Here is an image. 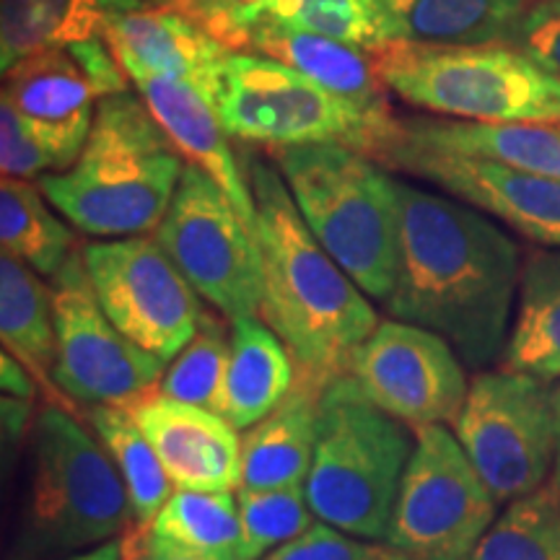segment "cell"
Segmentation results:
<instances>
[{
  "label": "cell",
  "mask_w": 560,
  "mask_h": 560,
  "mask_svg": "<svg viewBox=\"0 0 560 560\" xmlns=\"http://www.w3.org/2000/svg\"><path fill=\"white\" fill-rule=\"evenodd\" d=\"M153 540L172 548L242 560V520L236 490H174L149 527Z\"/></svg>",
  "instance_id": "28"
},
{
  "label": "cell",
  "mask_w": 560,
  "mask_h": 560,
  "mask_svg": "<svg viewBox=\"0 0 560 560\" xmlns=\"http://www.w3.org/2000/svg\"><path fill=\"white\" fill-rule=\"evenodd\" d=\"M532 0H380L392 42L436 47L506 45Z\"/></svg>",
  "instance_id": "24"
},
{
  "label": "cell",
  "mask_w": 560,
  "mask_h": 560,
  "mask_svg": "<svg viewBox=\"0 0 560 560\" xmlns=\"http://www.w3.org/2000/svg\"><path fill=\"white\" fill-rule=\"evenodd\" d=\"M0 170L3 177L30 182L62 172L60 159L45 143V138L19 115V109L3 94H0Z\"/></svg>",
  "instance_id": "35"
},
{
  "label": "cell",
  "mask_w": 560,
  "mask_h": 560,
  "mask_svg": "<svg viewBox=\"0 0 560 560\" xmlns=\"http://www.w3.org/2000/svg\"><path fill=\"white\" fill-rule=\"evenodd\" d=\"M177 490H240V431L215 410L151 395L128 405Z\"/></svg>",
  "instance_id": "17"
},
{
  "label": "cell",
  "mask_w": 560,
  "mask_h": 560,
  "mask_svg": "<svg viewBox=\"0 0 560 560\" xmlns=\"http://www.w3.org/2000/svg\"><path fill=\"white\" fill-rule=\"evenodd\" d=\"M0 387L3 395L19 397V400H34L39 392V382L30 374V369L24 363L13 359L11 353L0 355Z\"/></svg>",
  "instance_id": "40"
},
{
  "label": "cell",
  "mask_w": 560,
  "mask_h": 560,
  "mask_svg": "<svg viewBox=\"0 0 560 560\" xmlns=\"http://www.w3.org/2000/svg\"><path fill=\"white\" fill-rule=\"evenodd\" d=\"M89 425L94 436L102 441L109 459L115 462L125 490H128L132 524L149 527L161 506L172 499L177 488L166 478L159 454L140 431L128 408L117 405H96L89 408Z\"/></svg>",
  "instance_id": "30"
},
{
  "label": "cell",
  "mask_w": 560,
  "mask_h": 560,
  "mask_svg": "<svg viewBox=\"0 0 560 560\" xmlns=\"http://www.w3.org/2000/svg\"><path fill=\"white\" fill-rule=\"evenodd\" d=\"M215 112L231 138L249 143H338L380 159L402 125L376 117L306 79L296 68L257 52H229Z\"/></svg>",
  "instance_id": "8"
},
{
  "label": "cell",
  "mask_w": 560,
  "mask_h": 560,
  "mask_svg": "<svg viewBox=\"0 0 560 560\" xmlns=\"http://www.w3.org/2000/svg\"><path fill=\"white\" fill-rule=\"evenodd\" d=\"M132 509L102 441L60 405L30 433V472L5 560H62L120 540Z\"/></svg>",
  "instance_id": "4"
},
{
  "label": "cell",
  "mask_w": 560,
  "mask_h": 560,
  "mask_svg": "<svg viewBox=\"0 0 560 560\" xmlns=\"http://www.w3.org/2000/svg\"><path fill=\"white\" fill-rule=\"evenodd\" d=\"M452 431L499 503L509 506L552 480L558 418L548 382L506 369L480 371Z\"/></svg>",
  "instance_id": "9"
},
{
  "label": "cell",
  "mask_w": 560,
  "mask_h": 560,
  "mask_svg": "<svg viewBox=\"0 0 560 560\" xmlns=\"http://www.w3.org/2000/svg\"><path fill=\"white\" fill-rule=\"evenodd\" d=\"M363 395L412 433L454 425L470 392L467 366L441 335L384 319L350 359Z\"/></svg>",
  "instance_id": "14"
},
{
  "label": "cell",
  "mask_w": 560,
  "mask_h": 560,
  "mask_svg": "<svg viewBox=\"0 0 560 560\" xmlns=\"http://www.w3.org/2000/svg\"><path fill=\"white\" fill-rule=\"evenodd\" d=\"M268 16L371 55L392 45L380 0H268Z\"/></svg>",
  "instance_id": "32"
},
{
  "label": "cell",
  "mask_w": 560,
  "mask_h": 560,
  "mask_svg": "<svg viewBox=\"0 0 560 560\" xmlns=\"http://www.w3.org/2000/svg\"><path fill=\"white\" fill-rule=\"evenodd\" d=\"M3 96L45 138L68 172L86 145L104 96L128 91V73L107 39L34 52L3 73Z\"/></svg>",
  "instance_id": "15"
},
{
  "label": "cell",
  "mask_w": 560,
  "mask_h": 560,
  "mask_svg": "<svg viewBox=\"0 0 560 560\" xmlns=\"http://www.w3.org/2000/svg\"><path fill=\"white\" fill-rule=\"evenodd\" d=\"M81 252L96 299L117 330L164 363L177 359L200 330L206 310L156 236L96 240Z\"/></svg>",
  "instance_id": "13"
},
{
  "label": "cell",
  "mask_w": 560,
  "mask_h": 560,
  "mask_svg": "<svg viewBox=\"0 0 560 560\" xmlns=\"http://www.w3.org/2000/svg\"><path fill=\"white\" fill-rule=\"evenodd\" d=\"M104 39L128 79L159 75L198 89L215 107L229 47L174 9H149L115 16Z\"/></svg>",
  "instance_id": "18"
},
{
  "label": "cell",
  "mask_w": 560,
  "mask_h": 560,
  "mask_svg": "<svg viewBox=\"0 0 560 560\" xmlns=\"http://www.w3.org/2000/svg\"><path fill=\"white\" fill-rule=\"evenodd\" d=\"M174 0H0V68L50 47L104 39L115 16L172 9Z\"/></svg>",
  "instance_id": "23"
},
{
  "label": "cell",
  "mask_w": 560,
  "mask_h": 560,
  "mask_svg": "<svg viewBox=\"0 0 560 560\" xmlns=\"http://www.w3.org/2000/svg\"><path fill=\"white\" fill-rule=\"evenodd\" d=\"M501 369L560 380V249L529 252L522 265L520 296Z\"/></svg>",
  "instance_id": "25"
},
{
  "label": "cell",
  "mask_w": 560,
  "mask_h": 560,
  "mask_svg": "<svg viewBox=\"0 0 560 560\" xmlns=\"http://www.w3.org/2000/svg\"><path fill=\"white\" fill-rule=\"evenodd\" d=\"M37 416L32 412V400L3 395V436L5 441H19L24 433H32Z\"/></svg>",
  "instance_id": "41"
},
{
  "label": "cell",
  "mask_w": 560,
  "mask_h": 560,
  "mask_svg": "<svg viewBox=\"0 0 560 560\" xmlns=\"http://www.w3.org/2000/svg\"><path fill=\"white\" fill-rule=\"evenodd\" d=\"M0 338L5 353L24 363L39 387H55L52 285L9 252L0 255Z\"/></svg>",
  "instance_id": "27"
},
{
  "label": "cell",
  "mask_w": 560,
  "mask_h": 560,
  "mask_svg": "<svg viewBox=\"0 0 560 560\" xmlns=\"http://www.w3.org/2000/svg\"><path fill=\"white\" fill-rule=\"evenodd\" d=\"M402 138L425 149L488 159L516 170L560 179V130L537 122H462V120H408Z\"/></svg>",
  "instance_id": "26"
},
{
  "label": "cell",
  "mask_w": 560,
  "mask_h": 560,
  "mask_svg": "<svg viewBox=\"0 0 560 560\" xmlns=\"http://www.w3.org/2000/svg\"><path fill=\"white\" fill-rule=\"evenodd\" d=\"M247 52L268 55L272 60L285 62L369 115L389 117L387 102H384L387 86L376 73L374 58H369V52L359 47L322 37V34L293 30L289 24L265 16L252 32Z\"/></svg>",
  "instance_id": "21"
},
{
  "label": "cell",
  "mask_w": 560,
  "mask_h": 560,
  "mask_svg": "<svg viewBox=\"0 0 560 560\" xmlns=\"http://www.w3.org/2000/svg\"><path fill=\"white\" fill-rule=\"evenodd\" d=\"M418 436L342 374L322 389L306 499L317 522L369 542L387 540Z\"/></svg>",
  "instance_id": "6"
},
{
  "label": "cell",
  "mask_w": 560,
  "mask_h": 560,
  "mask_svg": "<svg viewBox=\"0 0 560 560\" xmlns=\"http://www.w3.org/2000/svg\"><path fill=\"white\" fill-rule=\"evenodd\" d=\"M156 240L187 283L221 317H257L262 296L257 236L200 166H185Z\"/></svg>",
  "instance_id": "11"
},
{
  "label": "cell",
  "mask_w": 560,
  "mask_h": 560,
  "mask_svg": "<svg viewBox=\"0 0 560 560\" xmlns=\"http://www.w3.org/2000/svg\"><path fill=\"white\" fill-rule=\"evenodd\" d=\"M242 520V560H262L280 545L304 535L312 527L314 511L304 486L293 488H240L236 490Z\"/></svg>",
  "instance_id": "33"
},
{
  "label": "cell",
  "mask_w": 560,
  "mask_h": 560,
  "mask_svg": "<svg viewBox=\"0 0 560 560\" xmlns=\"http://www.w3.org/2000/svg\"><path fill=\"white\" fill-rule=\"evenodd\" d=\"M380 159L482 210L529 242L560 249V179L499 161L425 149L402 138V128Z\"/></svg>",
  "instance_id": "16"
},
{
  "label": "cell",
  "mask_w": 560,
  "mask_h": 560,
  "mask_svg": "<svg viewBox=\"0 0 560 560\" xmlns=\"http://www.w3.org/2000/svg\"><path fill=\"white\" fill-rule=\"evenodd\" d=\"M125 560H223V558L172 548V545L153 540V537L145 535L143 529H136V535L125 540Z\"/></svg>",
  "instance_id": "39"
},
{
  "label": "cell",
  "mask_w": 560,
  "mask_h": 560,
  "mask_svg": "<svg viewBox=\"0 0 560 560\" xmlns=\"http://www.w3.org/2000/svg\"><path fill=\"white\" fill-rule=\"evenodd\" d=\"M229 327L215 314L206 312L200 330L179 350L177 359L166 366L164 376L159 380V395L213 410L229 361Z\"/></svg>",
  "instance_id": "34"
},
{
  "label": "cell",
  "mask_w": 560,
  "mask_h": 560,
  "mask_svg": "<svg viewBox=\"0 0 560 560\" xmlns=\"http://www.w3.org/2000/svg\"><path fill=\"white\" fill-rule=\"evenodd\" d=\"M376 73L412 107L462 122H560V75L511 45L436 47L392 42Z\"/></svg>",
  "instance_id": "7"
},
{
  "label": "cell",
  "mask_w": 560,
  "mask_h": 560,
  "mask_svg": "<svg viewBox=\"0 0 560 560\" xmlns=\"http://www.w3.org/2000/svg\"><path fill=\"white\" fill-rule=\"evenodd\" d=\"M278 170L327 255L374 301H387L400 257L397 179L369 153L338 143L289 145Z\"/></svg>",
  "instance_id": "5"
},
{
  "label": "cell",
  "mask_w": 560,
  "mask_h": 560,
  "mask_svg": "<svg viewBox=\"0 0 560 560\" xmlns=\"http://www.w3.org/2000/svg\"><path fill=\"white\" fill-rule=\"evenodd\" d=\"M506 45L560 75V0H532Z\"/></svg>",
  "instance_id": "38"
},
{
  "label": "cell",
  "mask_w": 560,
  "mask_h": 560,
  "mask_svg": "<svg viewBox=\"0 0 560 560\" xmlns=\"http://www.w3.org/2000/svg\"><path fill=\"white\" fill-rule=\"evenodd\" d=\"M400 257L384 310L436 332L465 366L501 361L516 312L522 252L499 223L452 195L397 179Z\"/></svg>",
  "instance_id": "1"
},
{
  "label": "cell",
  "mask_w": 560,
  "mask_h": 560,
  "mask_svg": "<svg viewBox=\"0 0 560 560\" xmlns=\"http://www.w3.org/2000/svg\"><path fill=\"white\" fill-rule=\"evenodd\" d=\"M382 560H412V558H408V556H400V552L389 550V552H387V556H384Z\"/></svg>",
  "instance_id": "44"
},
{
  "label": "cell",
  "mask_w": 560,
  "mask_h": 560,
  "mask_svg": "<svg viewBox=\"0 0 560 560\" xmlns=\"http://www.w3.org/2000/svg\"><path fill=\"white\" fill-rule=\"evenodd\" d=\"M62 560H125V540H112L100 548L79 552V556H70Z\"/></svg>",
  "instance_id": "42"
},
{
  "label": "cell",
  "mask_w": 560,
  "mask_h": 560,
  "mask_svg": "<svg viewBox=\"0 0 560 560\" xmlns=\"http://www.w3.org/2000/svg\"><path fill=\"white\" fill-rule=\"evenodd\" d=\"M45 192L30 179L0 182V244L42 278H55L75 252L73 231L47 206Z\"/></svg>",
  "instance_id": "29"
},
{
  "label": "cell",
  "mask_w": 560,
  "mask_h": 560,
  "mask_svg": "<svg viewBox=\"0 0 560 560\" xmlns=\"http://www.w3.org/2000/svg\"><path fill=\"white\" fill-rule=\"evenodd\" d=\"M185 156L143 96H104L79 161L37 185L50 206L94 240L159 229L185 174Z\"/></svg>",
  "instance_id": "3"
},
{
  "label": "cell",
  "mask_w": 560,
  "mask_h": 560,
  "mask_svg": "<svg viewBox=\"0 0 560 560\" xmlns=\"http://www.w3.org/2000/svg\"><path fill=\"white\" fill-rule=\"evenodd\" d=\"M138 94L149 104L161 128L170 132L174 145L190 164L200 166L226 198L240 210L242 221L257 236V206L252 195L249 174H244L240 159L229 145V132L223 130L219 112L198 89L182 81L159 79V75H136Z\"/></svg>",
  "instance_id": "19"
},
{
  "label": "cell",
  "mask_w": 560,
  "mask_h": 560,
  "mask_svg": "<svg viewBox=\"0 0 560 560\" xmlns=\"http://www.w3.org/2000/svg\"><path fill=\"white\" fill-rule=\"evenodd\" d=\"M322 389V384L296 374L291 395L268 418L242 431L240 488L304 486L317 446Z\"/></svg>",
  "instance_id": "22"
},
{
  "label": "cell",
  "mask_w": 560,
  "mask_h": 560,
  "mask_svg": "<svg viewBox=\"0 0 560 560\" xmlns=\"http://www.w3.org/2000/svg\"><path fill=\"white\" fill-rule=\"evenodd\" d=\"M552 400H556V418H558V459H556V472H552V482L560 488V384L552 387Z\"/></svg>",
  "instance_id": "43"
},
{
  "label": "cell",
  "mask_w": 560,
  "mask_h": 560,
  "mask_svg": "<svg viewBox=\"0 0 560 560\" xmlns=\"http://www.w3.org/2000/svg\"><path fill=\"white\" fill-rule=\"evenodd\" d=\"M470 560H560V488L548 482L509 503Z\"/></svg>",
  "instance_id": "31"
},
{
  "label": "cell",
  "mask_w": 560,
  "mask_h": 560,
  "mask_svg": "<svg viewBox=\"0 0 560 560\" xmlns=\"http://www.w3.org/2000/svg\"><path fill=\"white\" fill-rule=\"evenodd\" d=\"M416 436L384 545L412 560H470L499 520L501 503L450 425Z\"/></svg>",
  "instance_id": "10"
},
{
  "label": "cell",
  "mask_w": 560,
  "mask_h": 560,
  "mask_svg": "<svg viewBox=\"0 0 560 560\" xmlns=\"http://www.w3.org/2000/svg\"><path fill=\"white\" fill-rule=\"evenodd\" d=\"M55 304L52 384L68 400L128 408L156 392L170 363L136 346L104 314L83 252L75 249L50 280Z\"/></svg>",
  "instance_id": "12"
},
{
  "label": "cell",
  "mask_w": 560,
  "mask_h": 560,
  "mask_svg": "<svg viewBox=\"0 0 560 560\" xmlns=\"http://www.w3.org/2000/svg\"><path fill=\"white\" fill-rule=\"evenodd\" d=\"M172 9L185 13L229 50L247 52L252 32L268 16V0H174Z\"/></svg>",
  "instance_id": "36"
},
{
  "label": "cell",
  "mask_w": 560,
  "mask_h": 560,
  "mask_svg": "<svg viewBox=\"0 0 560 560\" xmlns=\"http://www.w3.org/2000/svg\"><path fill=\"white\" fill-rule=\"evenodd\" d=\"M257 206L260 317L289 348L296 374L327 387L380 325L371 299L314 240L276 166L249 156Z\"/></svg>",
  "instance_id": "2"
},
{
  "label": "cell",
  "mask_w": 560,
  "mask_h": 560,
  "mask_svg": "<svg viewBox=\"0 0 560 560\" xmlns=\"http://www.w3.org/2000/svg\"><path fill=\"white\" fill-rule=\"evenodd\" d=\"M229 330V361L213 410L242 433L268 418L291 395L296 387V363L262 319H231Z\"/></svg>",
  "instance_id": "20"
},
{
  "label": "cell",
  "mask_w": 560,
  "mask_h": 560,
  "mask_svg": "<svg viewBox=\"0 0 560 560\" xmlns=\"http://www.w3.org/2000/svg\"><path fill=\"white\" fill-rule=\"evenodd\" d=\"M387 552V545L359 540L330 524L314 522L304 535L280 545L262 560H382Z\"/></svg>",
  "instance_id": "37"
}]
</instances>
